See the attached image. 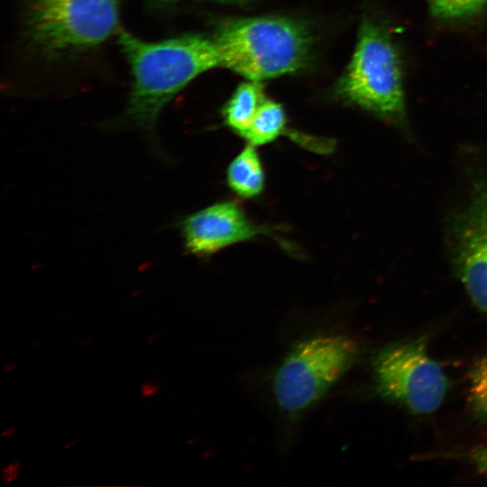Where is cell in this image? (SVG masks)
<instances>
[{
	"label": "cell",
	"instance_id": "20",
	"mask_svg": "<svg viewBox=\"0 0 487 487\" xmlns=\"http://www.w3.org/2000/svg\"><path fill=\"white\" fill-rule=\"evenodd\" d=\"M161 337V333L152 332L148 335V337L146 339V342H147L148 345H153V344L157 343L158 341H160Z\"/></svg>",
	"mask_w": 487,
	"mask_h": 487
},
{
	"label": "cell",
	"instance_id": "10",
	"mask_svg": "<svg viewBox=\"0 0 487 487\" xmlns=\"http://www.w3.org/2000/svg\"><path fill=\"white\" fill-rule=\"evenodd\" d=\"M230 188L244 198H253L261 193L264 185L262 163L254 146L244 148L231 162L227 170Z\"/></svg>",
	"mask_w": 487,
	"mask_h": 487
},
{
	"label": "cell",
	"instance_id": "23",
	"mask_svg": "<svg viewBox=\"0 0 487 487\" xmlns=\"http://www.w3.org/2000/svg\"><path fill=\"white\" fill-rule=\"evenodd\" d=\"M91 343H92V339L90 337H83L82 339L79 340L78 345L80 347H86L89 345Z\"/></svg>",
	"mask_w": 487,
	"mask_h": 487
},
{
	"label": "cell",
	"instance_id": "15",
	"mask_svg": "<svg viewBox=\"0 0 487 487\" xmlns=\"http://www.w3.org/2000/svg\"><path fill=\"white\" fill-rule=\"evenodd\" d=\"M473 460L478 470L487 475V445L473 452Z\"/></svg>",
	"mask_w": 487,
	"mask_h": 487
},
{
	"label": "cell",
	"instance_id": "9",
	"mask_svg": "<svg viewBox=\"0 0 487 487\" xmlns=\"http://www.w3.org/2000/svg\"><path fill=\"white\" fill-rule=\"evenodd\" d=\"M265 100L261 81L247 79L237 87L223 110L225 124L241 135Z\"/></svg>",
	"mask_w": 487,
	"mask_h": 487
},
{
	"label": "cell",
	"instance_id": "3",
	"mask_svg": "<svg viewBox=\"0 0 487 487\" xmlns=\"http://www.w3.org/2000/svg\"><path fill=\"white\" fill-rule=\"evenodd\" d=\"M220 67L262 81L294 72L308 61L310 39L295 21L256 17L231 21L216 34Z\"/></svg>",
	"mask_w": 487,
	"mask_h": 487
},
{
	"label": "cell",
	"instance_id": "11",
	"mask_svg": "<svg viewBox=\"0 0 487 487\" xmlns=\"http://www.w3.org/2000/svg\"><path fill=\"white\" fill-rule=\"evenodd\" d=\"M285 122L281 105L266 99L241 136L253 146L266 144L281 133Z\"/></svg>",
	"mask_w": 487,
	"mask_h": 487
},
{
	"label": "cell",
	"instance_id": "16",
	"mask_svg": "<svg viewBox=\"0 0 487 487\" xmlns=\"http://www.w3.org/2000/svg\"><path fill=\"white\" fill-rule=\"evenodd\" d=\"M160 385L152 380L144 381L140 385V393L144 399L153 397L160 391Z\"/></svg>",
	"mask_w": 487,
	"mask_h": 487
},
{
	"label": "cell",
	"instance_id": "5",
	"mask_svg": "<svg viewBox=\"0 0 487 487\" xmlns=\"http://www.w3.org/2000/svg\"><path fill=\"white\" fill-rule=\"evenodd\" d=\"M359 353L349 336H312L297 343L276 371L273 392L280 409L300 413L317 402L354 364Z\"/></svg>",
	"mask_w": 487,
	"mask_h": 487
},
{
	"label": "cell",
	"instance_id": "13",
	"mask_svg": "<svg viewBox=\"0 0 487 487\" xmlns=\"http://www.w3.org/2000/svg\"><path fill=\"white\" fill-rule=\"evenodd\" d=\"M470 396L476 415L487 422V354L471 371Z\"/></svg>",
	"mask_w": 487,
	"mask_h": 487
},
{
	"label": "cell",
	"instance_id": "18",
	"mask_svg": "<svg viewBox=\"0 0 487 487\" xmlns=\"http://www.w3.org/2000/svg\"><path fill=\"white\" fill-rule=\"evenodd\" d=\"M18 435V428L14 426H8L0 431V436L3 438H14Z\"/></svg>",
	"mask_w": 487,
	"mask_h": 487
},
{
	"label": "cell",
	"instance_id": "7",
	"mask_svg": "<svg viewBox=\"0 0 487 487\" xmlns=\"http://www.w3.org/2000/svg\"><path fill=\"white\" fill-rule=\"evenodd\" d=\"M379 394L415 414H429L448 389L441 366L427 352L424 338L391 344L372 362Z\"/></svg>",
	"mask_w": 487,
	"mask_h": 487
},
{
	"label": "cell",
	"instance_id": "14",
	"mask_svg": "<svg viewBox=\"0 0 487 487\" xmlns=\"http://www.w3.org/2000/svg\"><path fill=\"white\" fill-rule=\"evenodd\" d=\"M22 464L18 459L6 463L0 472V480L5 484L14 482L21 475Z\"/></svg>",
	"mask_w": 487,
	"mask_h": 487
},
{
	"label": "cell",
	"instance_id": "19",
	"mask_svg": "<svg viewBox=\"0 0 487 487\" xmlns=\"http://www.w3.org/2000/svg\"><path fill=\"white\" fill-rule=\"evenodd\" d=\"M18 368V363L14 361L7 362L3 366V372L5 373H12L15 372Z\"/></svg>",
	"mask_w": 487,
	"mask_h": 487
},
{
	"label": "cell",
	"instance_id": "12",
	"mask_svg": "<svg viewBox=\"0 0 487 487\" xmlns=\"http://www.w3.org/2000/svg\"><path fill=\"white\" fill-rule=\"evenodd\" d=\"M436 21L448 24L474 22L487 15V0H425Z\"/></svg>",
	"mask_w": 487,
	"mask_h": 487
},
{
	"label": "cell",
	"instance_id": "22",
	"mask_svg": "<svg viewBox=\"0 0 487 487\" xmlns=\"http://www.w3.org/2000/svg\"><path fill=\"white\" fill-rule=\"evenodd\" d=\"M45 343L43 340H36L31 343L30 347L35 350L41 349L44 346Z\"/></svg>",
	"mask_w": 487,
	"mask_h": 487
},
{
	"label": "cell",
	"instance_id": "8",
	"mask_svg": "<svg viewBox=\"0 0 487 487\" xmlns=\"http://www.w3.org/2000/svg\"><path fill=\"white\" fill-rule=\"evenodd\" d=\"M186 249L198 256L216 253L230 244L255 236L254 225L234 202H221L204 208L181 224Z\"/></svg>",
	"mask_w": 487,
	"mask_h": 487
},
{
	"label": "cell",
	"instance_id": "17",
	"mask_svg": "<svg viewBox=\"0 0 487 487\" xmlns=\"http://www.w3.org/2000/svg\"><path fill=\"white\" fill-rule=\"evenodd\" d=\"M146 1L154 7H166V6L175 5L176 3L181 0H146ZM216 1H238V0H216Z\"/></svg>",
	"mask_w": 487,
	"mask_h": 487
},
{
	"label": "cell",
	"instance_id": "21",
	"mask_svg": "<svg viewBox=\"0 0 487 487\" xmlns=\"http://www.w3.org/2000/svg\"><path fill=\"white\" fill-rule=\"evenodd\" d=\"M77 444H78V441L76 439H69L63 444L62 448L65 451H69L74 448L77 446Z\"/></svg>",
	"mask_w": 487,
	"mask_h": 487
},
{
	"label": "cell",
	"instance_id": "2",
	"mask_svg": "<svg viewBox=\"0 0 487 487\" xmlns=\"http://www.w3.org/2000/svg\"><path fill=\"white\" fill-rule=\"evenodd\" d=\"M339 94L400 131L409 130L400 48L384 24L363 19L354 55L339 81Z\"/></svg>",
	"mask_w": 487,
	"mask_h": 487
},
{
	"label": "cell",
	"instance_id": "6",
	"mask_svg": "<svg viewBox=\"0 0 487 487\" xmlns=\"http://www.w3.org/2000/svg\"><path fill=\"white\" fill-rule=\"evenodd\" d=\"M465 170L464 198L447 220V251L472 302L487 313V161Z\"/></svg>",
	"mask_w": 487,
	"mask_h": 487
},
{
	"label": "cell",
	"instance_id": "1",
	"mask_svg": "<svg viewBox=\"0 0 487 487\" xmlns=\"http://www.w3.org/2000/svg\"><path fill=\"white\" fill-rule=\"evenodd\" d=\"M118 43L130 64L133 84L120 124L151 133L164 106L201 73L220 67L214 39L186 34L146 41L119 28Z\"/></svg>",
	"mask_w": 487,
	"mask_h": 487
},
{
	"label": "cell",
	"instance_id": "4",
	"mask_svg": "<svg viewBox=\"0 0 487 487\" xmlns=\"http://www.w3.org/2000/svg\"><path fill=\"white\" fill-rule=\"evenodd\" d=\"M120 0H24L29 45L54 60L99 46L119 30Z\"/></svg>",
	"mask_w": 487,
	"mask_h": 487
}]
</instances>
